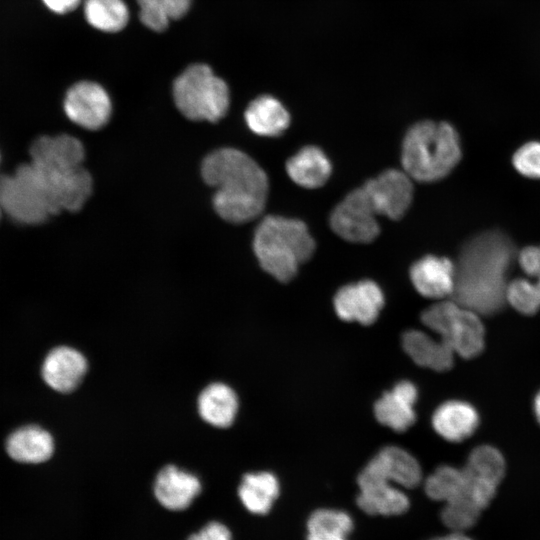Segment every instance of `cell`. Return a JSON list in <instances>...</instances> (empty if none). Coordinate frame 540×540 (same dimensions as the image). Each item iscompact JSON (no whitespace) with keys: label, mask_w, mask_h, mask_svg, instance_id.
Wrapping results in <instances>:
<instances>
[{"label":"cell","mask_w":540,"mask_h":540,"mask_svg":"<svg viewBox=\"0 0 540 540\" xmlns=\"http://www.w3.org/2000/svg\"><path fill=\"white\" fill-rule=\"evenodd\" d=\"M30 157V163L40 170L64 172L82 166L85 150L71 135L41 136L32 143Z\"/></svg>","instance_id":"7c38bea8"},{"label":"cell","mask_w":540,"mask_h":540,"mask_svg":"<svg viewBox=\"0 0 540 540\" xmlns=\"http://www.w3.org/2000/svg\"><path fill=\"white\" fill-rule=\"evenodd\" d=\"M254 253L261 267L281 282L290 281L315 250L306 225L297 219L265 217L255 230Z\"/></svg>","instance_id":"277c9868"},{"label":"cell","mask_w":540,"mask_h":540,"mask_svg":"<svg viewBox=\"0 0 540 540\" xmlns=\"http://www.w3.org/2000/svg\"><path fill=\"white\" fill-rule=\"evenodd\" d=\"M357 483L360 490L356 499L357 505L368 515H401L410 507L407 495L389 479L361 471Z\"/></svg>","instance_id":"4fadbf2b"},{"label":"cell","mask_w":540,"mask_h":540,"mask_svg":"<svg viewBox=\"0 0 540 540\" xmlns=\"http://www.w3.org/2000/svg\"><path fill=\"white\" fill-rule=\"evenodd\" d=\"M518 263L532 286L540 293V246H529L517 255Z\"/></svg>","instance_id":"e575fe53"},{"label":"cell","mask_w":540,"mask_h":540,"mask_svg":"<svg viewBox=\"0 0 540 540\" xmlns=\"http://www.w3.org/2000/svg\"><path fill=\"white\" fill-rule=\"evenodd\" d=\"M237 409L238 400L235 392L223 383L210 384L198 398L200 416L216 427L230 426L235 419Z\"/></svg>","instance_id":"d4e9b609"},{"label":"cell","mask_w":540,"mask_h":540,"mask_svg":"<svg viewBox=\"0 0 540 540\" xmlns=\"http://www.w3.org/2000/svg\"><path fill=\"white\" fill-rule=\"evenodd\" d=\"M482 511L470 500L458 499L445 503L440 517L443 524L452 531L464 532L476 524Z\"/></svg>","instance_id":"1f68e13d"},{"label":"cell","mask_w":540,"mask_h":540,"mask_svg":"<svg viewBox=\"0 0 540 540\" xmlns=\"http://www.w3.org/2000/svg\"><path fill=\"white\" fill-rule=\"evenodd\" d=\"M478 424L477 411L463 401H447L441 404L432 416L434 430L451 442L465 440L474 433Z\"/></svg>","instance_id":"ffe728a7"},{"label":"cell","mask_w":540,"mask_h":540,"mask_svg":"<svg viewBox=\"0 0 540 540\" xmlns=\"http://www.w3.org/2000/svg\"><path fill=\"white\" fill-rule=\"evenodd\" d=\"M173 98L178 110L194 121L220 120L229 108V89L205 64H193L174 81Z\"/></svg>","instance_id":"5b68a950"},{"label":"cell","mask_w":540,"mask_h":540,"mask_svg":"<svg viewBox=\"0 0 540 540\" xmlns=\"http://www.w3.org/2000/svg\"><path fill=\"white\" fill-rule=\"evenodd\" d=\"M64 111L75 124L88 130H97L109 121L112 105L102 86L91 81H81L67 91Z\"/></svg>","instance_id":"9c48e42d"},{"label":"cell","mask_w":540,"mask_h":540,"mask_svg":"<svg viewBox=\"0 0 540 540\" xmlns=\"http://www.w3.org/2000/svg\"><path fill=\"white\" fill-rule=\"evenodd\" d=\"M534 412L540 424V391L538 392V394L536 395L534 399Z\"/></svg>","instance_id":"f35d334b"},{"label":"cell","mask_w":540,"mask_h":540,"mask_svg":"<svg viewBox=\"0 0 540 540\" xmlns=\"http://www.w3.org/2000/svg\"><path fill=\"white\" fill-rule=\"evenodd\" d=\"M1 213H2V208H1V205H0V217H1Z\"/></svg>","instance_id":"ab89813d"},{"label":"cell","mask_w":540,"mask_h":540,"mask_svg":"<svg viewBox=\"0 0 540 540\" xmlns=\"http://www.w3.org/2000/svg\"><path fill=\"white\" fill-rule=\"evenodd\" d=\"M279 482L270 472L248 473L238 488L245 508L257 515L267 514L279 495Z\"/></svg>","instance_id":"484cf974"},{"label":"cell","mask_w":540,"mask_h":540,"mask_svg":"<svg viewBox=\"0 0 540 540\" xmlns=\"http://www.w3.org/2000/svg\"><path fill=\"white\" fill-rule=\"evenodd\" d=\"M513 165L522 175L540 179V143L529 142L520 147L513 156Z\"/></svg>","instance_id":"836d02e7"},{"label":"cell","mask_w":540,"mask_h":540,"mask_svg":"<svg viewBox=\"0 0 540 540\" xmlns=\"http://www.w3.org/2000/svg\"><path fill=\"white\" fill-rule=\"evenodd\" d=\"M6 451L15 461L39 464L51 458L54 441L51 434L36 425H27L12 432L6 440Z\"/></svg>","instance_id":"44dd1931"},{"label":"cell","mask_w":540,"mask_h":540,"mask_svg":"<svg viewBox=\"0 0 540 540\" xmlns=\"http://www.w3.org/2000/svg\"><path fill=\"white\" fill-rule=\"evenodd\" d=\"M188 540H232V537L225 525L219 522H210L199 532L191 535Z\"/></svg>","instance_id":"d590c367"},{"label":"cell","mask_w":540,"mask_h":540,"mask_svg":"<svg viewBox=\"0 0 540 540\" xmlns=\"http://www.w3.org/2000/svg\"><path fill=\"white\" fill-rule=\"evenodd\" d=\"M200 491L201 484L196 476L173 465L158 473L154 485L159 503L174 511L186 509Z\"/></svg>","instance_id":"d6986e66"},{"label":"cell","mask_w":540,"mask_h":540,"mask_svg":"<svg viewBox=\"0 0 540 540\" xmlns=\"http://www.w3.org/2000/svg\"><path fill=\"white\" fill-rule=\"evenodd\" d=\"M362 188L377 215L393 220L404 216L413 198L410 177L399 170L389 169L368 180Z\"/></svg>","instance_id":"30bf717a"},{"label":"cell","mask_w":540,"mask_h":540,"mask_svg":"<svg viewBox=\"0 0 540 540\" xmlns=\"http://www.w3.org/2000/svg\"><path fill=\"white\" fill-rule=\"evenodd\" d=\"M331 170L329 159L315 146L302 148L286 163L289 177L299 186L308 189L324 185L331 175Z\"/></svg>","instance_id":"603a6c76"},{"label":"cell","mask_w":540,"mask_h":540,"mask_svg":"<svg viewBox=\"0 0 540 540\" xmlns=\"http://www.w3.org/2000/svg\"><path fill=\"white\" fill-rule=\"evenodd\" d=\"M0 205L16 222L37 225L59 213L37 169L20 165L13 175L0 176Z\"/></svg>","instance_id":"8992f818"},{"label":"cell","mask_w":540,"mask_h":540,"mask_svg":"<svg viewBox=\"0 0 540 540\" xmlns=\"http://www.w3.org/2000/svg\"><path fill=\"white\" fill-rule=\"evenodd\" d=\"M81 0H43L44 4L57 14H65L74 10Z\"/></svg>","instance_id":"8d00e7d4"},{"label":"cell","mask_w":540,"mask_h":540,"mask_svg":"<svg viewBox=\"0 0 540 540\" xmlns=\"http://www.w3.org/2000/svg\"><path fill=\"white\" fill-rule=\"evenodd\" d=\"M363 472L389 479L400 487L411 489L422 479L418 461L407 451L395 446L380 450L364 467Z\"/></svg>","instance_id":"e0dca14e"},{"label":"cell","mask_w":540,"mask_h":540,"mask_svg":"<svg viewBox=\"0 0 540 540\" xmlns=\"http://www.w3.org/2000/svg\"><path fill=\"white\" fill-rule=\"evenodd\" d=\"M460 158L458 134L446 122L422 121L405 135L401 162L405 173L419 182H434L446 177Z\"/></svg>","instance_id":"3957f363"},{"label":"cell","mask_w":540,"mask_h":540,"mask_svg":"<svg viewBox=\"0 0 540 540\" xmlns=\"http://www.w3.org/2000/svg\"><path fill=\"white\" fill-rule=\"evenodd\" d=\"M244 116L250 130L260 136H279L290 123L286 108L270 95L254 99L247 107Z\"/></svg>","instance_id":"cb8c5ba5"},{"label":"cell","mask_w":540,"mask_h":540,"mask_svg":"<svg viewBox=\"0 0 540 540\" xmlns=\"http://www.w3.org/2000/svg\"><path fill=\"white\" fill-rule=\"evenodd\" d=\"M466 489L467 480L464 469L449 465L439 466L424 484L425 493L429 498L444 503L468 499Z\"/></svg>","instance_id":"83f0119b"},{"label":"cell","mask_w":540,"mask_h":540,"mask_svg":"<svg viewBox=\"0 0 540 540\" xmlns=\"http://www.w3.org/2000/svg\"><path fill=\"white\" fill-rule=\"evenodd\" d=\"M417 389L409 381L397 383L392 390L385 392L374 405L376 419L396 432H404L415 421L414 403Z\"/></svg>","instance_id":"ac0fdd59"},{"label":"cell","mask_w":540,"mask_h":540,"mask_svg":"<svg viewBox=\"0 0 540 540\" xmlns=\"http://www.w3.org/2000/svg\"><path fill=\"white\" fill-rule=\"evenodd\" d=\"M515 256V247L504 233L475 236L455 264L453 300L478 314L498 310L506 300L507 275Z\"/></svg>","instance_id":"6da1fadb"},{"label":"cell","mask_w":540,"mask_h":540,"mask_svg":"<svg viewBox=\"0 0 540 540\" xmlns=\"http://www.w3.org/2000/svg\"><path fill=\"white\" fill-rule=\"evenodd\" d=\"M87 367L86 358L79 351L59 346L46 356L42 365V377L55 391L69 393L80 384Z\"/></svg>","instance_id":"2e32d148"},{"label":"cell","mask_w":540,"mask_h":540,"mask_svg":"<svg viewBox=\"0 0 540 540\" xmlns=\"http://www.w3.org/2000/svg\"><path fill=\"white\" fill-rule=\"evenodd\" d=\"M422 323L465 359L478 356L484 348V326L477 312L454 300L440 301L421 315Z\"/></svg>","instance_id":"52a82bcc"},{"label":"cell","mask_w":540,"mask_h":540,"mask_svg":"<svg viewBox=\"0 0 540 540\" xmlns=\"http://www.w3.org/2000/svg\"><path fill=\"white\" fill-rule=\"evenodd\" d=\"M475 474L500 484L505 474V461L501 453L492 446L476 447L465 465Z\"/></svg>","instance_id":"4dcf8cb0"},{"label":"cell","mask_w":540,"mask_h":540,"mask_svg":"<svg viewBox=\"0 0 540 540\" xmlns=\"http://www.w3.org/2000/svg\"><path fill=\"white\" fill-rule=\"evenodd\" d=\"M201 174L215 188L214 209L224 220L244 223L263 211L268 194L267 175L244 152L234 148L213 151L203 160Z\"/></svg>","instance_id":"7a4b0ae2"},{"label":"cell","mask_w":540,"mask_h":540,"mask_svg":"<svg viewBox=\"0 0 540 540\" xmlns=\"http://www.w3.org/2000/svg\"><path fill=\"white\" fill-rule=\"evenodd\" d=\"M141 22L153 31H163L170 20L183 17L191 0H137Z\"/></svg>","instance_id":"f546056e"},{"label":"cell","mask_w":540,"mask_h":540,"mask_svg":"<svg viewBox=\"0 0 540 540\" xmlns=\"http://www.w3.org/2000/svg\"><path fill=\"white\" fill-rule=\"evenodd\" d=\"M375 212L364 189L358 188L334 208L330 224L333 231L346 241L369 243L379 234Z\"/></svg>","instance_id":"ba28073f"},{"label":"cell","mask_w":540,"mask_h":540,"mask_svg":"<svg viewBox=\"0 0 540 540\" xmlns=\"http://www.w3.org/2000/svg\"><path fill=\"white\" fill-rule=\"evenodd\" d=\"M354 527L351 516L341 510L317 509L307 520V540H348Z\"/></svg>","instance_id":"4316f807"},{"label":"cell","mask_w":540,"mask_h":540,"mask_svg":"<svg viewBox=\"0 0 540 540\" xmlns=\"http://www.w3.org/2000/svg\"><path fill=\"white\" fill-rule=\"evenodd\" d=\"M506 301L525 315L535 314L540 309V293L527 278H516L508 283Z\"/></svg>","instance_id":"d6a6232c"},{"label":"cell","mask_w":540,"mask_h":540,"mask_svg":"<svg viewBox=\"0 0 540 540\" xmlns=\"http://www.w3.org/2000/svg\"><path fill=\"white\" fill-rule=\"evenodd\" d=\"M35 168L42 176L59 212L80 210L92 193V176L83 166L64 172H46Z\"/></svg>","instance_id":"5bb4252c"},{"label":"cell","mask_w":540,"mask_h":540,"mask_svg":"<svg viewBox=\"0 0 540 540\" xmlns=\"http://www.w3.org/2000/svg\"><path fill=\"white\" fill-rule=\"evenodd\" d=\"M402 346L419 366L443 372L453 365L452 349L440 338L436 340L423 331H406L402 336Z\"/></svg>","instance_id":"7402d4cb"},{"label":"cell","mask_w":540,"mask_h":540,"mask_svg":"<svg viewBox=\"0 0 540 540\" xmlns=\"http://www.w3.org/2000/svg\"><path fill=\"white\" fill-rule=\"evenodd\" d=\"M384 305L380 287L371 280L348 284L338 290L334 297V308L338 317L362 325L372 324Z\"/></svg>","instance_id":"8fae6325"},{"label":"cell","mask_w":540,"mask_h":540,"mask_svg":"<svg viewBox=\"0 0 540 540\" xmlns=\"http://www.w3.org/2000/svg\"><path fill=\"white\" fill-rule=\"evenodd\" d=\"M84 13L91 26L104 32L122 30L129 18L123 0H85Z\"/></svg>","instance_id":"f1b7e54d"},{"label":"cell","mask_w":540,"mask_h":540,"mask_svg":"<svg viewBox=\"0 0 540 540\" xmlns=\"http://www.w3.org/2000/svg\"><path fill=\"white\" fill-rule=\"evenodd\" d=\"M432 540H473L468 537L464 532L452 531L451 533L434 538Z\"/></svg>","instance_id":"74e56055"},{"label":"cell","mask_w":540,"mask_h":540,"mask_svg":"<svg viewBox=\"0 0 540 540\" xmlns=\"http://www.w3.org/2000/svg\"><path fill=\"white\" fill-rule=\"evenodd\" d=\"M410 278L415 289L426 298L452 296L455 264L446 257L427 255L411 266Z\"/></svg>","instance_id":"9a60e30c"}]
</instances>
